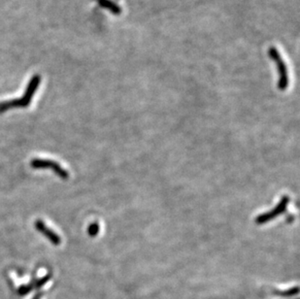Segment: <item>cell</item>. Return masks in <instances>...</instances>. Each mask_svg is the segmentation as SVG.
Listing matches in <instances>:
<instances>
[{
    "instance_id": "1",
    "label": "cell",
    "mask_w": 300,
    "mask_h": 299,
    "mask_svg": "<svg viewBox=\"0 0 300 299\" xmlns=\"http://www.w3.org/2000/svg\"><path fill=\"white\" fill-rule=\"evenodd\" d=\"M40 83V78L38 76H35L29 83L27 90L24 93V95L20 99H16L12 101H7V102H1L0 103V113L11 109V108H16V107H26L29 105L32 96L34 93L37 91V88Z\"/></svg>"
},
{
    "instance_id": "2",
    "label": "cell",
    "mask_w": 300,
    "mask_h": 299,
    "mask_svg": "<svg viewBox=\"0 0 300 299\" xmlns=\"http://www.w3.org/2000/svg\"><path fill=\"white\" fill-rule=\"evenodd\" d=\"M268 54L271 57V59L276 63V66L279 70V83L278 87L281 91H284L289 86V76H288V69L286 66L285 61L283 60V57L281 56L278 50L274 47H271L268 51Z\"/></svg>"
},
{
    "instance_id": "3",
    "label": "cell",
    "mask_w": 300,
    "mask_h": 299,
    "mask_svg": "<svg viewBox=\"0 0 300 299\" xmlns=\"http://www.w3.org/2000/svg\"><path fill=\"white\" fill-rule=\"evenodd\" d=\"M30 165L34 169H52L61 179H68L69 173L64 170L58 163L50 159L34 158L31 160Z\"/></svg>"
},
{
    "instance_id": "4",
    "label": "cell",
    "mask_w": 300,
    "mask_h": 299,
    "mask_svg": "<svg viewBox=\"0 0 300 299\" xmlns=\"http://www.w3.org/2000/svg\"><path fill=\"white\" fill-rule=\"evenodd\" d=\"M34 225L36 227V229L43 234L50 242H52L55 246H59L61 243V238L60 236H58L55 231H53L52 229H50L41 220H37L34 223Z\"/></svg>"
},
{
    "instance_id": "5",
    "label": "cell",
    "mask_w": 300,
    "mask_h": 299,
    "mask_svg": "<svg viewBox=\"0 0 300 299\" xmlns=\"http://www.w3.org/2000/svg\"><path fill=\"white\" fill-rule=\"evenodd\" d=\"M288 201H289L288 198H284L283 201H282V203L278 206V209L274 210V211L272 212V214H270V215H263V216L260 217V218L258 219V223H259V224H262V223H264V222H267L269 219H272V218H274L275 216H277V215L279 214V213H278L279 210H284V209H286Z\"/></svg>"
},
{
    "instance_id": "6",
    "label": "cell",
    "mask_w": 300,
    "mask_h": 299,
    "mask_svg": "<svg viewBox=\"0 0 300 299\" xmlns=\"http://www.w3.org/2000/svg\"><path fill=\"white\" fill-rule=\"evenodd\" d=\"M96 1L99 3V5L101 7L108 9L111 13H113L115 15H119L122 12L121 8L115 2H113L111 0H96Z\"/></svg>"
},
{
    "instance_id": "7",
    "label": "cell",
    "mask_w": 300,
    "mask_h": 299,
    "mask_svg": "<svg viewBox=\"0 0 300 299\" xmlns=\"http://www.w3.org/2000/svg\"><path fill=\"white\" fill-rule=\"evenodd\" d=\"M88 232H89V234H90L91 236L94 237V236L99 232V225H98L96 223L91 224V225L89 226Z\"/></svg>"
}]
</instances>
